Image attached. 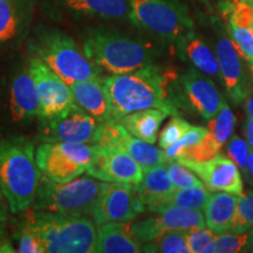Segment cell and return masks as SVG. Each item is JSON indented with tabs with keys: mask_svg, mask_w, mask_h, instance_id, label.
I'll list each match as a JSON object with an SVG mask.
<instances>
[{
	"mask_svg": "<svg viewBox=\"0 0 253 253\" xmlns=\"http://www.w3.org/2000/svg\"><path fill=\"white\" fill-rule=\"evenodd\" d=\"M102 82L109 102V122H119L128 114L147 108L177 115L170 97L169 79L153 63L130 73L104 77Z\"/></svg>",
	"mask_w": 253,
	"mask_h": 253,
	"instance_id": "cell-1",
	"label": "cell"
},
{
	"mask_svg": "<svg viewBox=\"0 0 253 253\" xmlns=\"http://www.w3.org/2000/svg\"><path fill=\"white\" fill-rule=\"evenodd\" d=\"M40 176L33 142L23 136L0 141V190L12 213L32 207Z\"/></svg>",
	"mask_w": 253,
	"mask_h": 253,
	"instance_id": "cell-2",
	"label": "cell"
},
{
	"mask_svg": "<svg viewBox=\"0 0 253 253\" xmlns=\"http://www.w3.org/2000/svg\"><path fill=\"white\" fill-rule=\"evenodd\" d=\"M82 50L101 71L110 74H125L145 67L154 62L156 55L147 42L107 27L88 32Z\"/></svg>",
	"mask_w": 253,
	"mask_h": 253,
	"instance_id": "cell-3",
	"label": "cell"
},
{
	"mask_svg": "<svg viewBox=\"0 0 253 253\" xmlns=\"http://www.w3.org/2000/svg\"><path fill=\"white\" fill-rule=\"evenodd\" d=\"M31 56L41 60L68 84L101 78V69L79 48L74 39L54 28H43L28 40Z\"/></svg>",
	"mask_w": 253,
	"mask_h": 253,
	"instance_id": "cell-4",
	"label": "cell"
},
{
	"mask_svg": "<svg viewBox=\"0 0 253 253\" xmlns=\"http://www.w3.org/2000/svg\"><path fill=\"white\" fill-rule=\"evenodd\" d=\"M28 210L27 221L40 236L46 253L95 252L97 227L91 217Z\"/></svg>",
	"mask_w": 253,
	"mask_h": 253,
	"instance_id": "cell-5",
	"label": "cell"
},
{
	"mask_svg": "<svg viewBox=\"0 0 253 253\" xmlns=\"http://www.w3.org/2000/svg\"><path fill=\"white\" fill-rule=\"evenodd\" d=\"M101 186L102 181L88 173L65 183L54 182L41 173L36 198L30 209L91 217Z\"/></svg>",
	"mask_w": 253,
	"mask_h": 253,
	"instance_id": "cell-6",
	"label": "cell"
},
{
	"mask_svg": "<svg viewBox=\"0 0 253 253\" xmlns=\"http://www.w3.org/2000/svg\"><path fill=\"white\" fill-rule=\"evenodd\" d=\"M129 19L136 26L167 40H178L192 30L188 8L179 0H129Z\"/></svg>",
	"mask_w": 253,
	"mask_h": 253,
	"instance_id": "cell-7",
	"label": "cell"
},
{
	"mask_svg": "<svg viewBox=\"0 0 253 253\" xmlns=\"http://www.w3.org/2000/svg\"><path fill=\"white\" fill-rule=\"evenodd\" d=\"M96 155L94 144L42 142L36 149V161L42 175L65 183L86 172Z\"/></svg>",
	"mask_w": 253,
	"mask_h": 253,
	"instance_id": "cell-8",
	"label": "cell"
},
{
	"mask_svg": "<svg viewBox=\"0 0 253 253\" xmlns=\"http://www.w3.org/2000/svg\"><path fill=\"white\" fill-rule=\"evenodd\" d=\"M40 101V119H52L67 112L74 104L69 84L41 60L31 56L27 62Z\"/></svg>",
	"mask_w": 253,
	"mask_h": 253,
	"instance_id": "cell-9",
	"label": "cell"
},
{
	"mask_svg": "<svg viewBox=\"0 0 253 253\" xmlns=\"http://www.w3.org/2000/svg\"><path fill=\"white\" fill-rule=\"evenodd\" d=\"M93 144L101 149L125 151L144 170L168 162L164 151L129 134L120 122L101 123Z\"/></svg>",
	"mask_w": 253,
	"mask_h": 253,
	"instance_id": "cell-10",
	"label": "cell"
},
{
	"mask_svg": "<svg viewBox=\"0 0 253 253\" xmlns=\"http://www.w3.org/2000/svg\"><path fill=\"white\" fill-rule=\"evenodd\" d=\"M41 121V138L43 142L66 143L93 144L101 125L75 103L67 112Z\"/></svg>",
	"mask_w": 253,
	"mask_h": 253,
	"instance_id": "cell-11",
	"label": "cell"
},
{
	"mask_svg": "<svg viewBox=\"0 0 253 253\" xmlns=\"http://www.w3.org/2000/svg\"><path fill=\"white\" fill-rule=\"evenodd\" d=\"M143 211L145 207L134 186L102 182L91 218L100 225L109 221L132 220Z\"/></svg>",
	"mask_w": 253,
	"mask_h": 253,
	"instance_id": "cell-12",
	"label": "cell"
},
{
	"mask_svg": "<svg viewBox=\"0 0 253 253\" xmlns=\"http://www.w3.org/2000/svg\"><path fill=\"white\" fill-rule=\"evenodd\" d=\"M156 217L131 223L132 230L140 244L156 239L166 231H189L198 227H205V218L199 209L181 207H164L155 211Z\"/></svg>",
	"mask_w": 253,
	"mask_h": 253,
	"instance_id": "cell-13",
	"label": "cell"
},
{
	"mask_svg": "<svg viewBox=\"0 0 253 253\" xmlns=\"http://www.w3.org/2000/svg\"><path fill=\"white\" fill-rule=\"evenodd\" d=\"M86 172L102 182L136 186L143 178L144 169L125 151L97 147L96 157Z\"/></svg>",
	"mask_w": 253,
	"mask_h": 253,
	"instance_id": "cell-14",
	"label": "cell"
},
{
	"mask_svg": "<svg viewBox=\"0 0 253 253\" xmlns=\"http://www.w3.org/2000/svg\"><path fill=\"white\" fill-rule=\"evenodd\" d=\"M190 170L197 173L205 188L211 191H225L230 194L243 195V179L237 164L230 157L217 155L203 162L177 160Z\"/></svg>",
	"mask_w": 253,
	"mask_h": 253,
	"instance_id": "cell-15",
	"label": "cell"
},
{
	"mask_svg": "<svg viewBox=\"0 0 253 253\" xmlns=\"http://www.w3.org/2000/svg\"><path fill=\"white\" fill-rule=\"evenodd\" d=\"M216 53L220 78L227 94L236 104H242L250 94V84L242 56L230 38L226 36L218 37Z\"/></svg>",
	"mask_w": 253,
	"mask_h": 253,
	"instance_id": "cell-16",
	"label": "cell"
},
{
	"mask_svg": "<svg viewBox=\"0 0 253 253\" xmlns=\"http://www.w3.org/2000/svg\"><path fill=\"white\" fill-rule=\"evenodd\" d=\"M223 12L229 20L231 41L253 72V6L248 0H235L225 2Z\"/></svg>",
	"mask_w": 253,
	"mask_h": 253,
	"instance_id": "cell-17",
	"label": "cell"
},
{
	"mask_svg": "<svg viewBox=\"0 0 253 253\" xmlns=\"http://www.w3.org/2000/svg\"><path fill=\"white\" fill-rule=\"evenodd\" d=\"M33 15V0H0V50L20 42Z\"/></svg>",
	"mask_w": 253,
	"mask_h": 253,
	"instance_id": "cell-18",
	"label": "cell"
},
{
	"mask_svg": "<svg viewBox=\"0 0 253 253\" xmlns=\"http://www.w3.org/2000/svg\"><path fill=\"white\" fill-rule=\"evenodd\" d=\"M182 84L190 104L204 120L213 119L219 113L225 101L212 80L196 69H190L183 77Z\"/></svg>",
	"mask_w": 253,
	"mask_h": 253,
	"instance_id": "cell-19",
	"label": "cell"
},
{
	"mask_svg": "<svg viewBox=\"0 0 253 253\" xmlns=\"http://www.w3.org/2000/svg\"><path fill=\"white\" fill-rule=\"evenodd\" d=\"M53 7L74 18L126 19L129 0H52Z\"/></svg>",
	"mask_w": 253,
	"mask_h": 253,
	"instance_id": "cell-20",
	"label": "cell"
},
{
	"mask_svg": "<svg viewBox=\"0 0 253 253\" xmlns=\"http://www.w3.org/2000/svg\"><path fill=\"white\" fill-rule=\"evenodd\" d=\"M9 112L15 122L40 118V101L27 66L13 78L9 91Z\"/></svg>",
	"mask_w": 253,
	"mask_h": 253,
	"instance_id": "cell-21",
	"label": "cell"
},
{
	"mask_svg": "<svg viewBox=\"0 0 253 253\" xmlns=\"http://www.w3.org/2000/svg\"><path fill=\"white\" fill-rule=\"evenodd\" d=\"M95 252L137 253L141 244L136 238L131 221H109L97 225Z\"/></svg>",
	"mask_w": 253,
	"mask_h": 253,
	"instance_id": "cell-22",
	"label": "cell"
},
{
	"mask_svg": "<svg viewBox=\"0 0 253 253\" xmlns=\"http://www.w3.org/2000/svg\"><path fill=\"white\" fill-rule=\"evenodd\" d=\"M77 106L93 116L100 123L110 121L109 102L102 77L73 82L69 84Z\"/></svg>",
	"mask_w": 253,
	"mask_h": 253,
	"instance_id": "cell-23",
	"label": "cell"
},
{
	"mask_svg": "<svg viewBox=\"0 0 253 253\" xmlns=\"http://www.w3.org/2000/svg\"><path fill=\"white\" fill-rule=\"evenodd\" d=\"M134 189L145 209L151 212L162 207L167 199L176 191L168 175L167 163L144 170L143 178Z\"/></svg>",
	"mask_w": 253,
	"mask_h": 253,
	"instance_id": "cell-24",
	"label": "cell"
},
{
	"mask_svg": "<svg viewBox=\"0 0 253 253\" xmlns=\"http://www.w3.org/2000/svg\"><path fill=\"white\" fill-rule=\"evenodd\" d=\"M239 196L230 192L210 194L202 210L207 226L216 235L232 233V223L235 217Z\"/></svg>",
	"mask_w": 253,
	"mask_h": 253,
	"instance_id": "cell-25",
	"label": "cell"
},
{
	"mask_svg": "<svg viewBox=\"0 0 253 253\" xmlns=\"http://www.w3.org/2000/svg\"><path fill=\"white\" fill-rule=\"evenodd\" d=\"M168 114L157 108H147L137 110L123 116L120 123L126 131L140 140L148 143H156L158 130Z\"/></svg>",
	"mask_w": 253,
	"mask_h": 253,
	"instance_id": "cell-26",
	"label": "cell"
},
{
	"mask_svg": "<svg viewBox=\"0 0 253 253\" xmlns=\"http://www.w3.org/2000/svg\"><path fill=\"white\" fill-rule=\"evenodd\" d=\"M181 42L191 62L204 74L211 77H220L219 65L213 52L194 31L190 30L183 37Z\"/></svg>",
	"mask_w": 253,
	"mask_h": 253,
	"instance_id": "cell-27",
	"label": "cell"
},
{
	"mask_svg": "<svg viewBox=\"0 0 253 253\" xmlns=\"http://www.w3.org/2000/svg\"><path fill=\"white\" fill-rule=\"evenodd\" d=\"M141 252L151 253H190L186 244V231H166L156 239L141 245Z\"/></svg>",
	"mask_w": 253,
	"mask_h": 253,
	"instance_id": "cell-28",
	"label": "cell"
},
{
	"mask_svg": "<svg viewBox=\"0 0 253 253\" xmlns=\"http://www.w3.org/2000/svg\"><path fill=\"white\" fill-rule=\"evenodd\" d=\"M210 195V192L205 189V186H189V188L176 189V191L167 199L162 207L157 208L156 210L164 207H181L188 209H203L205 202ZM156 210H154L155 212Z\"/></svg>",
	"mask_w": 253,
	"mask_h": 253,
	"instance_id": "cell-29",
	"label": "cell"
},
{
	"mask_svg": "<svg viewBox=\"0 0 253 253\" xmlns=\"http://www.w3.org/2000/svg\"><path fill=\"white\" fill-rule=\"evenodd\" d=\"M209 121H210L208 126L209 134L212 136V138L218 144L223 147L232 135L236 125L235 114L232 113L229 104L224 102L219 113Z\"/></svg>",
	"mask_w": 253,
	"mask_h": 253,
	"instance_id": "cell-30",
	"label": "cell"
},
{
	"mask_svg": "<svg viewBox=\"0 0 253 253\" xmlns=\"http://www.w3.org/2000/svg\"><path fill=\"white\" fill-rule=\"evenodd\" d=\"M253 227V191L239 196L233 217L232 233L248 232Z\"/></svg>",
	"mask_w": 253,
	"mask_h": 253,
	"instance_id": "cell-31",
	"label": "cell"
},
{
	"mask_svg": "<svg viewBox=\"0 0 253 253\" xmlns=\"http://www.w3.org/2000/svg\"><path fill=\"white\" fill-rule=\"evenodd\" d=\"M167 170L170 181L175 186V189H183L196 185L205 186L203 181L196 177L192 173V170H190L188 167H185L179 161L173 160L167 162Z\"/></svg>",
	"mask_w": 253,
	"mask_h": 253,
	"instance_id": "cell-32",
	"label": "cell"
},
{
	"mask_svg": "<svg viewBox=\"0 0 253 253\" xmlns=\"http://www.w3.org/2000/svg\"><path fill=\"white\" fill-rule=\"evenodd\" d=\"M208 132V128L192 126L188 131L184 132V135H183L178 141L170 145V147H168L167 149H164V155H166V157L168 158V162H169V161L177 160L179 155H181L182 150L185 149V148L199 143V142L205 137V135H207Z\"/></svg>",
	"mask_w": 253,
	"mask_h": 253,
	"instance_id": "cell-33",
	"label": "cell"
},
{
	"mask_svg": "<svg viewBox=\"0 0 253 253\" xmlns=\"http://www.w3.org/2000/svg\"><path fill=\"white\" fill-rule=\"evenodd\" d=\"M17 242V252L19 253H46L40 236L27 220L19 230Z\"/></svg>",
	"mask_w": 253,
	"mask_h": 253,
	"instance_id": "cell-34",
	"label": "cell"
},
{
	"mask_svg": "<svg viewBox=\"0 0 253 253\" xmlns=\"http://www.w3.org/2000/svg\"><path fill=\"white\" fill-rule=\"evenodd\" d=\"M248 240V232L223 233L218 235L208 252L212 253H236L243 252Z\"/></svg>",
	"mask_w": 253,
	"mask_h": 253,
	"instance_id": "cell-35",
	"label": "cell"
},
{
	"mask_svg": "<svg viewBox=\"0 0 253 253\" xmlns=\"http://www.w3.org/2000/svg\"><path fill=\"white\" fill-rule=\"evenodd\" d=\"M216 237V233H213L210 229L207 230L205 227L186 231V244L190 253L208 252Z\"/></svg>",
	"mask_w": 253,
	"mask_h": 253,
	"instance_id": "cell-36",
	"label": "cell"
},
{
	"mask_svg": "<svg viewBox=\"0 0 253 253\" xmlns=\"http://www.w3.org/2000/svg\"><path fill=\"white\" fill-rule=\"evenodd\" d=\"M191 126H192L188 121L176 115L175 118L170 120L166 128L160 134V147L162 149H167L168 147L178 141Z\"/></svg>",
	"mask_w": 253,
	"mask_h": 253,
	"instance_id": "cell-37",
	"label": "cell"
},
{
	"mask_svg": "<svg viewBox=\"0 0 253 253\" xmlns=\"http://www.w3.org/2000/svg\"><path fill=\"white\" fill-rule=\"evenodd\" d=\"M226 151L231 160L237 164V167L245 172L248 169V158L250 153L248 142L240 138L239 136L231 135V137L227 140Z\"/></svg>",
	"mask_w": 253,
	"mask_h": 253,
	"instance_id": "cell-38",
	"label": "cell"
},
{
	"mask_svg": "<svg viewBox=\"0 0 253 253\" xmlns=\"http://www.w3.org/2000/svg\"><path fill=\"white\" fill-rule=\"evenodd\" d=\"M2 252L13 253L17 252V250H13L11 243H8V240L6 239V229L2 225V221H0V253Z\"/></svg>",
	"mask_w": 253,
	"mask_h": 253,
	"instance_id": "cell-39",
	"label": "cell"
},
{
	"mask_svg": "<svg viewBox=\"0 0 253 253\" xmlns=\"http://www.w3.org/2000/svg\"><path fill=\"white\" fill-rule=\"evenodd\" d=\"M8 205H7V202H6V199L4 197V195H2L1 190H0V221H4L7 220L8 218Z\"/></svg>",
	"mask_w": 253,
	"mask_h": 253,
	"instance_id": "cell-40",
	"label": "cell"
},
{
	"mask_svg": "<svg viewBox=\"0 0 253 253\" xmlns=\"http://www.w3.org/2000/svg\"><path fill=\"white\" fill-rule=\"evenodd\" d=\"M244 175L248 179L250 184L253 185V149L249 153V158H248V169L244 172Z\"/></svg>",
	"mask_w": 253,
	"mask_h": 253,
	"instance_id": "cell-41",
	"label": "cell"
},
{
	"mask_svg": "<svg viewBox=\"0 0 253 253\" xmlns=\"http://www.w3.org/2000/svg\"><path fill=\"white\" fill-rule=\"evenodd\" d=\"M246 138H248V143L250 147L253 149V121L252 120H248L246 121Z\"/></svg>",
	"mask_w": 253,
	"mask_h": 253,
	"instance_id": "cell-42",
	"label": "cell"
},
{
	"mask_svg": "<svg viewBox=\"0 0 253 253\" xmlns=\"http://www.w3.org/2000/svg\"><path fill=\"white\" fill-rule=\"evenodd\" d=\"M243 252H252L253 253V227L248 231V240L243 249Z\"/></svg>",
	"mask_w": 253,
	"mask_h": 253,
	"instance_id": "cell-43",
	"label": "cell"
},
{
	"mask_svg": "<svg viewBox=\"0 0 253 253\" xmlns=\"http://www.w3.org/2000/svg\"><path fill=\"white\" fill-rule=\"evenodd\" d=\"M246 113H248L249 119L253 121V93L249 94V96L246 97Z\"/></svg>",
	"mask_w": 253,
	"mask_h": 253,
	"instance_id": "cell-44",
	"label": "cell"
},
{
	"mask_svg": "<svg viewBox=\"0 0 253 253\" xmlns=\"http://www.w3.org/2000/svg\"><path fill=\"white\" fill-rule=\"evenodd\" d=\"M248 1L250 2V4H251V5L253 6V0H248Z\"/></svg>",
	"mask_w": 253,
	"mask_h": 253,
	"instance_id": "cell-45",
	"label": "cell"
}]
</instances>
